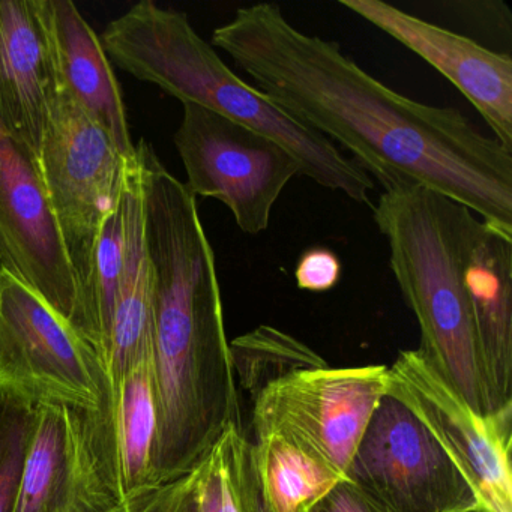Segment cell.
Wrapping results in <instances>:
<instances>
[{
    "instance_id": "obj_22",
    "label": "cell",
    "mask_w": 512,
    "mask_h": 512,
    "mask_svg": "<svg viewBox=\"0 0 512 512\" xmlns=\"http://www.w3.org/2000/svg\"><path fill=\"white\" fill-rule=\"evenodd\" d=\"M341 274L343 265L334 251L326 247L308 248L296 263V286L307 292H329L340 283Z\"/></svg>"
},
{
    "instance_id": "obj_25",
    "label": "cell",
    "mask_w": 512,
    "mask_h": 512,
    "mask_svg": "<svg viewBox=\"0 0 512 512\" xmlns=\"http://www.w3.org/2000/svg\"><path fill=\"white\" fill-rule=\"evenodd\" d=\"M173 512H199L196 496V473H194V470L188 476L187 484H185Z\"/></svg>"
},
{
    "instance_id": "obj_19",
    "label": "cell",
    "mask_w": 512,
    "mask_h": 512,
    "mask_svg": "<svg viewBox=\"0 0 512 512\" xmlns=\"http://www.w3.org/2000/svg\"><path fill=\"white\" fill-rule=\"evenodd\" d=\"M194 473L199 512H254L259 487L253 442L241 427L227 428Z\"/></svg>"
},
{
    "instance_id": "obj_9",
    "label": "cell",
    "mask_w": 512,
    "mask_h": 512,
    "mask_svg": "<svg viewBox=\"0 0 512 512\" xmlns=\"http://www.w3.org/2000/svg\"><path fill=\"white\" fill-rule=\"evenodd\" d=\"M122 503L113 410L38 406L16 512H109Z\"/></svg>"
},
{
    "instance_id": "obj_26",
    "label": "cell",
    "mask_w": 512,
    "mask_h": 512,
    "mask_svg": "<svg viewBox=\"0 0 512 512\" xmlns=\"http://www.w3.org/2000/svg\"><path fill=\"white\" fill-rule=\"evenodd\" d=\"M254 512H268L263 506L262 499H260V493L257 494L256 505H254Z\"/></svg>"
},
{
    "instance_id": "obj_4",
    "label": "cell",
    "mask_w": 512,
    "mask_h": 512,
    "mask_svg": "<svg viewBox=\"0 0 512 512\" xmlns=\"http://www.w3.org/2000/svg\"><path fill=\"white\" fill-rule=\"evenodd\" d=\"M374 221L389 265L421 329L419 352L443 382L485 416L494 409L467 295V254L482 221L421 185L383 191Z\"/></svg>"
},
{
    "instance_id": "obj_3",
    "label": "cell",
    "mask_w": 512,
    "mask_h": 512,
    "mask_svg": "<svg viewBox=\"0 0 512 512\" xmlns=\"http://www.w3.org/2000/svg\"><path fill=\"white\" fill-rule=\"evenodd\" d=\"M110 62L158 86L182 104L205 107L283 146L301 175L370 205L374 182L334 143L239 79L190 23L187 14L142 0L112 20L100 37Z\"/></svg>"
},
{
    "instance_id": "obj_14",
    "label": "cell",
    "mask_w": 512,
    "mask_h": 512,
    "mask_svg": "<svg viewBox=\"0 0 512 512\" xmlns=\"http://www.w3.org/2000/svg\"><path fill=\"white\" fill-rule=\"evenodd\" d=\"M56 86L40 0H0V127L35 169Z\"/></svg>"
},
{
    "instance_id": "obj_18",
    "label": "cell",
    "mask_w": 512,
    "mask_h": 512,
    "mask_svg": "<svg viewBox=\"0 0 512 512\" xmlns=\"http://www.w3.org/2000/svg\"><path fill=\"white\" fill-rule=\"evenodd\" d=\"M253 463L260 499L268 512H310L344 479L277 433L256 437Z\"/></svg>"
},
{
    "instance_id": "obj_7",
    "label": "cell",
    "mask_w": 512,
    "mask_h": 512,
    "mask_svg": "<svg viewBox=\"0 0 512 512\" xmlns=\"http://www.w3.org/2000/svg\"><path fill=\"white\" fill-rule=\"evenodd\" d=\"M175 146L194 197L227 206L247 235L268 229L272 209L295 176L298 161L275 140L205 107L185 103Z\"/></svg>"
},
{
    "instance_id": "obj_10",
    "label": "cell",
    "mask_w": 512,
    "mask_h": 512,
    "mask_svg": "<svg viewBox=\"0 0 512 512\" xmlns=\"http://www.w3.org/2000/svg\"><path fill=\"white\" fill-rule=\"evenodd\" d=\"M346 479L385 512H479L481 500L430 431L383 395L350 460Z\"/></svg>"
},
{
    "instance_id": "obj_8",
    "label": "cell",
    "mask_w": 512,
    "mask_h": 512,
    "mask_svg": "<svg viewBox=\"0 0 512 512\" xmlns=\"http://www.w3.org/2000/svg\"><path fill=\"white\" fill-rule=\"evenodd\" d=\"M386 389V365H325L298 371L254 398V437L281 434L346 479L350 460Z\"/></svg>"
},
{
    "instance_id": "obj_17",
    "label": "cell",
    "mask_w": 512,
    "mask_h": 512,
    "mask_svg": "<svg viewBox=\"0 0 512 512\" xmlns=\"http://www.w3.org/2000/svg\"><path fill=\"white\" fill-rule=\"evenodd\" d=\"M113 425L119 493L125 503L157 488L152 484L158 433L152 350L140 356L122 377L113 398Z\"/></svg>"
},
{
    "instance_id": "obj_20",
    "label": "cell",
    "mask_w": 512,
    "mask_h": 512,
    "mask_svg": "<svg viewBox=\"0 0 512 512\" xmlns=\"http://www.w3.org/2000/svg\"><path fill=\"white\" fill-rule=\"evenodd\" d=\"M229 350L236 382L251 401L277 380L328 365L307 344L266 325L230 341Z\"/></svg>"
},
{
    "instance_id": "obj_12",
    "label": "cell",
    "mask_w": 512,
    "mask_h": 512,
    "mask_svg": "<svg viewBox=\"0 0 512 512\" xmlns=\"http://www.w3.org/2000/svg\"><path fill=\"white\" fill-rule=\"evenodd\" d=\"M0 268L31 287L80 334L79 284L58 221L37 169L2 127Z\"/></svg>"
},
{
    "instance_id": "obj_27",
    "label": "cell",
    "mask_w": 512,
    "mask_h": 512,
    "mask_svg": "<svg viewBox=\"0 0 512 512\" xmlns=\"http://www.w3.org/2000/svg\"><path fill=\"white\" fill-rule=\"evenodd\" d=\"M479 512H487V511H485V509H482V511H479Z\"/></svg>"
},
{
    "instance_id": "obj_24",
    "label": "cell",
    "mask_w": 512,
    "mask_h": 512,
    "mask_svg": "<svg viewBox=\"0 0 512 512\" xmlns=\"http://www.w3.org/2000/svg\"><path fill=\"white\" fill-rule=\"evenodd\" d=\"M188 476L178 479V481L170 482V484L161 485V487L152 488L148 493L136 497V499L128 500L122 505L116 506L109 512H173L185 484H187Z\"/></svg>"
},
{
    "instance_id": "obj_16",
    "label": "cell",
    "mask_w": 512,
    "mask_h": 512,
    "mask_svg": "<svg viewBox=\"0 0 512 512\" xmlns=\"http://www.w3.org/2000/svg\"><path fill=\"white\" fill-rule=\"evenodd\" d=\"M464 278L491 401L502 410L512 404V236L481 223Z\"/></svg>"
},
{
    "instance_id": "obj_2",
    "label": "cell",
    "mask_w": 512,
    "mask_h": 512,
    "mask_svg": "<svg viewBox=\"0 0 512 512\" xmlns=\"http://www.w3.org/2000/svg\"><path fill=\"white\" fill-rule=\"evenodd\" d=\"M145 194L146 248L154 275L152 364L158 433L152 484L190 475L227 428L241 427L215 254L197 200L136 143Z\"/></svg>"
},
{
    "instance_id": "obj_1",
    "label": "cell",
    "mask_w": 512,
    "mask_h": 512,
    "mask_svg": "<svg viewBox=\"0 0 512 512\" xmlns=\"http://www.w3.org/2000/svg\"><path fill=\"white\" fill-rule=\"evenodd\" d=\"M211 41L275 106L344 146L383 191L421 185L512 236V152L460 110L397 94L275 4L238 8Z\"/></svg>"
},
{
    "instance_id": "obj_21",
    "label": "cell",
    "mask_w": 512,
    "mask_h": 512,
    "mask_svg": "<svg viewBox=\"0 0 512 512\" xmlns=\"http://www.w3.org/2000/svg\"><path fill=\"white\" fill-rule=\"evenodd\" d=\"M37 407L0 395V512H16Z\"/></svg>"
},
{
    "instance_id": "obj_6",
    "label": "cell",
    "mask_w": 512,
    "mask_h": 512,
    "mask_svg": "<svg viewBox=\"0 0 512 512\" xmlns=\"http://www.w3.org/2000/svg\"><path fill=\"white\" fill-rule=\"evenodd\" d=\"M131 158L56 86L37 172L73 265L80 301L98 236L121 203Z\"/></svg>"
},
{
    "instance_id": "obj_15",
    "label": "cell",
    "mask_w": 512,
    "mask_h": 512,
    "mask_svg": "<svg viewBox=\"0 0 512 512\" xmlns=\"http://www.w3.org/2000/svg\"><path fill=\"white\" fill-rule=\"evenodd\" d=\"M47 43L58 85L109 133L127 158L136 154L124 95L112 62L71 0H40Z\"/></svg>"
},
{
    "instance_id": "obj_11",
    "label": "cell",
    "mask_w": 512,
    "mask_h": 512,
    "mask_svg": "<svg viewBox=\"0 0 512 512\" xmlns=\"http://www.w3.org/2000/svg\"><path fill=\"white\" fill-rule=\"evenodd\" d=\"M386 394L430 431L487 512H512V404L479 415L461 400L418 349L401 350L388 367Z\"/></svg>"
},
{
    "instance_id": "obj_5",
    "label": "cell",
    "mask_w": 512,
    "mask_h": 512,
    "mask_svg": "<svg viewBox=\"0 0 512 512\" xmlns=\"http://www.w3.org/2000/svg\"><path fill=\"white\" fill-rule=\"evenodd\" d=\"M0 395L28 406L113 410L97 350L38 293L0 268Z\"/></svg>"
},
{
    "instance_id": "obj_13",
    "label": "cell",
    "mask_w": 512,
    "mask_h": 512,
    "mask_svg": "<svg viewBox=\"0 0 512 512\" xmlns=\"http://www.w3.org/2000/svg\"><path fill=\"white\" fill-rule=\"evenodd\" d=\"M449 80L478 110L494 139L512 152V59L382 0H340Z\"/></svg>"
},
{
    "instance_id": "obj_23",
    "label": "cell",
    "mask_w": 512,
    "mask_h": 512,
    "mask_svg": "<svg viewBox=\"0 0 512 512\" xmlns=\"http://www.w3.org/2000/svg\"><path fill=\"white\" fill-rule=\"evenodd\" d=\"M310 512H385L349 479H341Z\"/></svg>"
}]
</instances>
